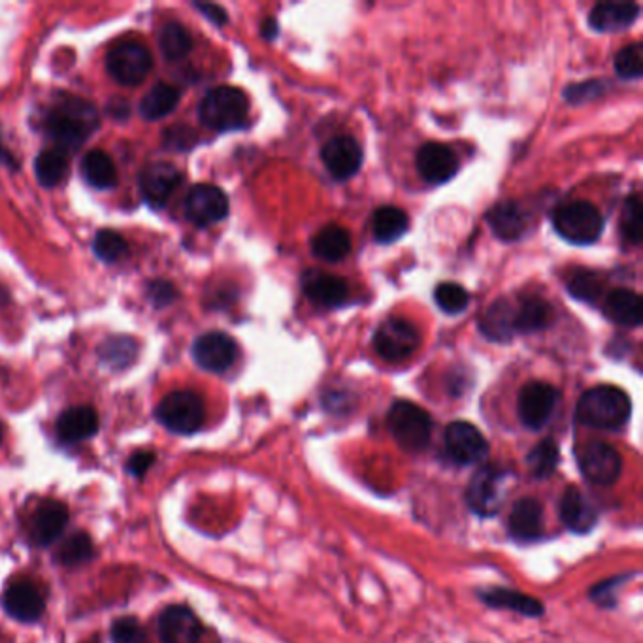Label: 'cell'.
I'll return each instance as SVG.
<instances>
[{
    "instance_id": "51",
    "label": "cell",
    "mask_w": 643,
    "mask_h": 643,
    "mask_svg": "<svg viewBox=\"0 0 643 643\" xmlns=\"http://www.w3.org/2000/svg\"><path fill=\"white\" fill-rule=\"evenodd\" d=\"M108 112L116 119H125V117H129V102L121 99L112 100V104L108 106Z\"/></svg>"
},
{
    "instance_id": "4",
    "label": "cell",
    "mask_w": 643,
    "mask_h": 643,
    "mask_svg": "<svg viewBox=\"0 0 643 643\" xmlns=\"http://www.w3.org/2000/svg\"><path fill=\"white\" fill-rule=\"evenodd\" d=\"M553 227L566 242L589 246L600 240L604 232V217L591 202L574 200L553 212Z\"/></svg>"
},
{
    "instance_id": "13",
    "label": "cell",
    "mask_w": 643,
    "mask_h": 643,
    "mask_svg": "<svg viewBox=\"0 0 643 643\" xmlns=\"http://www.w3.org/2000/svg\"><path fill=\"white\" fill-rule=\"evenodd\" d=\"M238 357V347L229 334L225 332H206L198 336L193 344L195 363L208 370L221 374L229 370Z\"/></svg>"
},
{
    "instance_id": "39",
    "label": "cell",
    "mask_w": 643,
    "mask_h": 643,
    "mask_svg": "<svg viewBox=\"0 0 643 643\" xmlns=\"http://www.w3.org/2000/svg\"><path fill=\"white\" fill-rule=\"evenodd\" d=\"M93 557V542L87 534L83 532H76L72 536H68L65 542L59 547L55 561L59 562L61 566H80L83 562L89 561Z\"/></svg>"
},
{
    "instance_id": "31",
    "label": "cell",
    "mask_w": 643,
    "mask_h": 643,
    "mask_svg": "<svg viewBox=\"0 0 643 643\" xmlns=\"http://www.w3.org/2000/svg\"><path fill=\"white\" fill-rule=\"evenodd\" d=\"M551 323V306L540 297H525L515 306V332L532 334Z\"/></svg>"
},
{
    "instance_id": "19",
    "label": "cell",
    "mask_w": 643,
    "mask_h": 643,
    "mask_svg": "<svg viewBox=\"0 0 643 643\" xmlns=\"http://www.w3.org/2000/svg\"><path fill=\"white\" fill-rule=\"evenodd\" d=\"M68 523V510L57 500L42 502L29 521V534L36 545H50L63 534Z\"/></svg>"
},
{
    "instance_id": "49",
    "label": "cell",
    "mask_w": 643,
    "mask_h": 643,
    "mask_svg": "<svg viewBox=\"0 0 643 643\" xmlns=\"http://www.w3.org/2000/svg\"><path fill=\"white\" fill-rule=\"evenodd\" d=\"M155 462V455L151 451H138L129 459V472L136 478H142L148 472L149 466Z\"/></svg>"
},
{
    "instance_id": "48",
    "label": "cell",
    "mask_w": 643,
    "mask_h": 643,
    "mask_svg": "<svg viewBox=\"0 0 643 643\" xmlns=\"http://www.w3.org/2000/svg\"><path fill=\"white\" fill-rule=\"evenodd\" d=\"M602 93V82H587L572 85L566 89V99L572 104H579L583 100L594 99Z\"/></svg>"
},
{
    "instance_id": "18",
    "label": "cell",
    "mask_w": 643,
    "mask_h": 643,
    "mask_svg": "<svg viewBox=\"0 0 643 643\" xmlns=\"http://www.w3.org/2000/svg\"><path fill=\"white\" fill-rule=\"evenodd\" d=\"M4 610L21 623H36L46 610L44 596L31 581H16L4 593Z\"/></svg>"
},
{
    "instance_id": "12",
    "label": "cell",
    "mask_w": 643,
    "mask_h": 643,
    "mask_svg": "<svg viewBox=\"0 0 643 643\" xmlns=\"http://www.w3.org/2000/svg\"><path fill=\"white\" fill-rule=\"evenodd\" d=\"M446 451L451 461L468 466L478 464L489 455V444L474 425L455 421L446 429Z\"/></svg>"
},
{
    "instance_id": "23",
    "label": "cell",
    "mask_w": 643,
    "mask_h": 643,
    "mask_svg": "<svg viewBox=\"0 0 643 643\" xmlns=\"http://www.w3.org/2000/svg\"><path fill=\"white\" fill-rule=\"evenodd\" d=\"M640 16V6L634 2H600L591 10L589 23L598 33H619L628 29Z\"/></svg>"
},
{
    "instance_id": "53",
    "label": "cell",
    "mask_w": 643,
    "mask_h": 643,
    "mask_svg": "<svg viewBox=\"0 0 643 643\" xmlns=\"http://www.w3.org/2000/svg\"><path fill=\"white\" fill-rule=\"evenodd\" d=\"M2 436H4V430H2V425H0V442H2Z\"/></svg>"
},
{
    "instance_id": "38",
    "label": "cell",
    "mask_w": 643,
    "mask_h": 643,
    "mask_svg": "<svg viewBox=\"0 0 643 643\" xmlns=\"http://www.w3.org/2000/svg\"><path fill=\"white\" fill-rule=\"evenodd\" d=\"M561 461L559 446L553 440H544L534 447L527 457L528 470L534 478H549Z\"/></svg>"
},
{
    "instance_id": "17",
    "label": "cell",
    "mask_w": 643,
    "mask_h": 643,
    "mask_svg": "<svg viewBox=\"0 0 643 643\" xmlns=\"http://www.w3.org/2000/svg\"><path fill=\"white\" fill-rule=\"evenodd\" d=\"M415 165L425 182L436 183V185L453 180L459 172V159L455 151L438 142H429L421 146L417 151Z\"/></svg>"
},
{
    "instance_id": "34",
    "label": "cell",
    "mask_w": 643,
    "mask_h": 643,
    "mask_svg": "<svg viewBox=\"0 0 643 643\" xmlns=\"http://www.w3.org/2000/svg\"><path fill=\"white\" fill-rule=\"evenodd\" d=\"M479 598L493 608H508L528 617H538L544 613V606L538 600L510 589H487L479 593Z\"/></svg>"
},
{
    "instance_id": "1",
    "label": "cell",
    "mask_w": 643,
    "mask_h": 643,
    "mask_svg": "<svg viewBox=\"0 0 643 643\" xmlns=\"http://www.w3.org/2000/svg\"><path fill=\"white\" fill-rule=\"evenodd\" d=\"M95 106L78 97H63L46 116V132L61 151H74L99 129Z\"/></svg>"
},
{
    "instance_id": "35",
    "label": "cell",
    "mask_w": 643,
    "mask_h": 643,
    "mask_svg": "<svg viewBox=\"0 0 643 643\" xmlns=\"http://www.w3.org/2000/svg\"><path fill=\"white\" fill-rule=\"evenodd\" d=\"M68 157L65 151L61 149H44L36 161H34V172L38 182L42 183L44 187H57L65 182L68 176Z\"/></svg>"
},
{
    "instance_id": "45",
    "label": "cell",
    "mask_w": 643,
    "mask_h": 643,
    "mask_svg": "<svg viewBox=\"0 0 643 643\" xmlns=\"http://www.w3.org/2000/svg\"><path fill=\"white\" fill-rule=\"evenodd\" d=\"M114 643H149L148 634L134 617L117 619L112 627Z\"/></svg>"
},
{
    "instance_id": "3",
    "label": "cell",
    "mask_w": 643,
    "mask_h": 643,
    "mask_svg": "<svg viewBox=\"0 0 643 643\" xmlns=\"http://www.w3.org/2000/svg\"><path fill=\"white\" fill-rule=\"evenodd\" d=\"M249 114V100L246 93L238 87L221 85L212 89L198 108L200 121L214 129L225 132L240 129L246 125Z\"/></svg>"
},
{
    "instance_id": "27",
    "label": "cell",
    "mask_w": 643,
    "mask_h": 643,
    "mask_svg": "<svg viewBox=\"0 0 643 643\" xmlns=\"http://www.w3.org/2000/svg\"><path fill=\"white\" fill-rule=\"evenodd\" d=\"M479 330L493 342H510L515 334V306L512 302L496 300L481 317Z\"/></svg>"
},
{
    "instance_id": "40",
    "label": "cell",
    "mask_w": 643,
    "mask_h": 643,
    "mask_svg": "<svg viewBox=\"0 0 643 643\" xmlns=\"http://www.w3.org/2000/svg\"><path fill=\"white\" fill-rule=\"evenodd\" d=\"M621 234L630 246H640L643 236V206L640 197H630L621 214Z\"/></svg>"
},
{
    "instance_id": "37",
    "label": "cell",
    "mask_w": 643,
    "mask_h": 643,
    "mask_svg": "<svg viewBox=\"0 0 643 643\" xmlns=\"http://www.w3.org/2000/svg\"><path fill=\"white\" fill-rule=\"evenodd\" d=\"M138 346L129 336H112L99 349L102 363L112 370H123L136 359Z\"/></svg>"
},
{
    "instance_id": "47",
    "label": "cell",
    "mask_w": 643,
    "mask_h": 643,
    "mask_svg": "<svg viewBox=\"0 0 643 643\" xmlns=\"http://www.w3.org/2000/svg\"><path fill=\"white\" fill-rule=\"evenodd\" d=\"M195 144V132L189 127H172L165 131V146L168 148L189 149Z\"/></svg>"
},
{
    "instance_id": "16",
    "label": "cell",
    "mask_w": 643,
    "mask_h": 643,
    "mask_svg": "<svg viewBox=\"0 0 643 643\" xmlns=\"http://www.w3.org/2000/svg\"><path fill=\"white\" fill-rule=\"evenodd\" d=\"M321 159L334 180L346 182L361 170L364 155L363 149L353 138L336 136L323 146Z\"/></svg>"
},
{
    "instance_id": "28",
    "label": "cell",
    "mask_w": 643,
    "mask_h": 643,
    "mask_svg": "<svg viewBox=\"0 0 643 643\" xmlns=\"http://www.w3.org/2000/svg\"><path fill=\"white\" fill-rule=\"evenodd\" d=\"M604 315L611 323L621 327H640L642 325V298L634 291L617 289L604 302Z\"/></svg>"
},
{
    "instance_id": "14",
    "label": "cell",
    "mask_w": 643,
    "mask_h": 643,
    "mask_svg": "<svg viewBox=\"0 0 643 643\" xmlns=\"http://www.w3.org/2000/svg\"><path fill=\"white\" fill-rule=\"evenodd\" d=\"M182 183V174L174 165L168 163H155L142 170L138 187L144 200L148 202L149 208L161 210L168 204L174 191Z\"/></svg>"
},
{
    "instance_id": "5",
    "label": "cell",
    "mask_w": 643,
    "mask_h": 643,
    "mask_svg": "<svg viewBox=\"0 0 643 643\" xmlns=\"http://www.w3.org/2000/svg\"><path fill=\"white\" fill-rule=\"evenodd\" d=\"M389 429L404 451L417 453L429 446L432 421L429 413L410 400H398L389 410Z\"/></svg>"
},
{
    "instance_id": "9",
    "label": "cell",
    "mask_w": 643,
    "mask_h": 643,
    "mask_svg": "<svg viewBox=\"0 0 643 643\" xmlns=\"http://www.w3.org/2000/svg\"><path fill=\"white\" fill-rule=\"evenodd\" d=\"M421 344L419 330L412 321L402 317H391L383 321L374 336V347L383 361L396 363L408 359Z\"/></svg>"
},
{
    "instance_id": "8",
    "label": "cell",
    "mask_w": 643,
    "mask_h": 643,
    "mask_svg": "<svg viewBox=\"0 0 643 643\" xmlns=\"http://www.w3.org/2000/svg\"><path fill=\"white\" fill-rule=\"evenodd\" d=\"M506 483L508 472L500 466L487 464L479 468L466 491V500L470 508L483 517L498 513L506 498Z\"/></svg>"
},
{
    "instance_id": "22",
    "label": "cell",
    "mask_w": 643,
    "mask_h": 643,
    "mask_svg": "<svg viewBox=\"0 0 643 643\" xmlns=\"http://www.w3.org/2000/svg\"><path fill=\"white\" fill-rule=\"evenodd\" d=\"M57 436L65 444H78L89 440L99 430V415L91 406H74L59 415Z\"/></svg>"
},
{
    "instance_id": "11",
    "label": "cell",
    "mask_w": 643,
    "mask_h": 643,
    "mask_svg": "<svg viewBox=\"0 0 643 643\" xmlns=\"http://www.w3.org/2000/svg\"><path fill=\"white\" fill-rule=\"evenodd\" d=\"M185 215L197 227H210L229 215V198L212 183H198L187 193Z\"/></svg>"
},
{
    "instance_id": "26",
    "label": "cell",
    "mask_w": 643,
    "mask_h": 643,
    "mask_svg": "<svg viewBox=\"0 0 643 643\" xmlns=\"http://www.w3.org/2000/svg\"><path fill=\"white\" fill-rule=\"evenodd\" d=\"M561 517L564 525L576 534H585L593 530L598 521V512L593 502L578 491L576 487L566 489L561 500Z\"/></svg>"
},
{
    "instance_id": "29",
    "label": "cell",
    "mask_w": 643,
    "mask_h": 643,
    "mask_svg": "<svg viewBox=\"0 0 643 643\" xmlns=\"http://www.w3.org/2000/svg\"><path fill=\"white\" fill-rule=\"evenodd\" d=\"M410 227V217L396 206H381L372 217V232L380 244H393Z\"/></svg>"
},
{
    "instance_id": "41",
    "label": "cell",
    "mask_w": 643,
    "mask_h": 643,
    "mask_svg": "<svg viewBox=\"0 0 643 643\" xmlns=\"http://www.w3.org/2000/svg\"><path fill=\"white\" fill-rule=\"evenodd\" d=\"M434 300L436 304L446 312V314L457 315L462 314L468 308L470 302V295L468 291L453 281L447 283H440L434 291Z\"/></svg>"
},
{
    "instance_id": "20",
    "label": "cell",
    "mask_w": 643,
    "mask_h": 643,
    "mask_svg": "<svg viewBox=\"0 0 643 643\" xmlns=\"http://www.w3.org/2000/svg\"><path fill=\"white\" fill-rule=\"evenodd\" d=\"M202 627L197 615L185 606H170L159 617V636L163 643H197Z\"/></svg>"
},
{
    "instance_id": "33",
    "label": "cell",
    "mask_w": 643,
    "mask_h": 643,
    "mask_svg": "<svg viewBox=\"0 0 643 643\" xmlns=\"http://www.w3.org/2000/svg\"><path fill=\"white\" fill-rule=\"evenodd\" d=\"M180 102V91L174 85L157 83L140 102V114L148 121H159L172 114Z\"/></svg>"
},
{
    "instance_id": "24",
    "label": "cell",
    "mask_w": 643,
    "mask_h": 643,
    "mask_svg": "<svg viewBox=\"0 0 643 643\" xmlns=\"http://www.w3.org/2000/svg\"><path fill=\"white\" fill-rule=\"evenodd\" d=\"M510 532L521 542H534L544 534V510L536 498H521L510 513Z\"/></svg>"
},
{
    "instance_id": "46",
    "label": "cell",
    "mask_w": 643,
    "mask_h": 643,
    "mask_svg": "<svg viewBox=\"0 0 643 643\" xmlns=\"http://www.w3.org/2000/svg\"><path fill=\"white\" fill-rule=\"evenodd\" d=\"M148 297L155 308H165L178 298V291L170 281L157 280L149 283Z\"/></svg>"
},
{
    "instance_id": "36",
    "label": "cell",
    "mask_w": 643,
    "mask_h": 643,
    "mask_svg": "<svg viewBox=\"0 0 643 643\" xmlns=\"http://www.w3.org/2000/svg\"><path fill=\"white\" fill-rule=\"evenodd\" d=\"M159 46L168 61H182L183 57H187L193 48V38L182 23L170 21L161 29Z\"/></svg>"
},
{
    "instance_id": "2",
    "label": "cell",
    "mask_w": 643,
    "mask_h": 643,
    "mask_svg": "<svg viewBox=\"0 0 643 643\" xmlns=\"http://www.w3.org/2000/svg\"><path fill=\"white\" fill-rule=\"evenodd\" d=\"M632 412L630 396L613 385H598L583 393L578 402L579 423L591 429L615 430L623 427Z\"/></svg>"
},
{
    "instance_id": "43",
    "label": "cell",
    "mask_w": 643,
    "mask_h": 643,
    "mask_svg": "<svg viewBox=\"0 0 643 643\" xmlns=\"http://www.w3.org/2000/svg\"><path fill=\"white\" fill-rule=\"evenodd\" d=\"M615 70L617 76L623 80H638L643 74V46L642 44H630L627 48L617 53L615 57Z\"/></svg>"
},
{
    "instance_id": "32",
    "label": "cell",
    "mask_w": 643,
    "mask_h": 643,
    "mask_svg": "<svg viewBox=\"0 0 643 643\" xmlns=\"http://www.w3.org/2000/svg\"><path fill=\"white\" fill-rule=\"evenodd\" d=\"M312 249L315 257L329 263H338L351 251V236L344 227L330 225L315 236Z\"/></svg>"
},
{
    "instance_id": "10",
    "label": "cell",
    "mask_w": 643,
    "mask_h": 643,
    "mask_svg": "<svg viewBox=\"0 0 643 643\" xmlns=\"http://www.w3.org/2000/svg\"><path fill=\"white\" fill-rule=\"evenodd\" d=\"M559 404V391L545 381L527 383L517 400L519 419L527 429L538 430L551 419Z\"/></svg>"
},
{
    "instance_id": "21",
    "label": "cell",
    "mask_w": 643,
    "mask_h": 643,
    "mask_svg": "<svg viewBox=\"0 0 643 643\" xmlns=\"http://www.w3.org/2000/svg\"><path fill=\"white\" fill-rule=\"evenodd\" d=\"M302 289H304L306 297L314 300L315 304H321L327 308H338L349 297V287H347L346 280L327 274V272H319V270L304 274Z\"/></svg>"
},
{
    "instance_id": "42",
    "label": "cell",
    "mask_w": 643,
    "mask_h": 643,
    "mask_svg": "<svg viewBox=\"0 0 643 643\" xmlns=\"http://www.w3.org/2000/svg\"><path fill=\"white\" fill-rule=\"evenodd\" d=\"M93 251L104 263H116L129 253L125 238L116 231H99L93 240Z\"/></svg>"
},
{
    "instance_id": "15",
    "label": "cell",
    "mask_w": 643,
    "mask_h": 643,
    "mask_svg": "<svg viewBox=\"0 0 643 643\" xmlns=\"http://www.w3.org/2000/svg\"><path fill=\"white\" fill-rule=\"evenodd\" d=\"M579 464L585 478L596 485L615 483L623 470V459L619 451L604 442H591L589 446H585L579 457Z\"/></svg>"
},
{
    "instance_id": "6",
    "label": "cell",
    "mask_w": 643,
    "mask_h": 643,
    "mask_svg": "<svg viewBox=\"0 0 643 643\" xmlns=\"http://www.w3.org/2000/svg\"><path fill=\"white\" fill-rule=\"evenodd\" d=\"M155 417L170 432L193 434L202 427L206 410L202 398L197 393L174 391L161 400Z\"/></svg>"
},
{
    "instance_id": "44",
    "label": "cell",
    "mask_w": 643,
    "mask_h": 643,
    "mask_svg": "<svg viewBox=\"0 0 643 643\" xmlns=\"http://www.w3.org/2000/svg\"><path fill=\"white\" fill-rule=\"evenodd\" d=\"M568 291L572 297L594 304L602 295V281L598 280V276L593 272L579 270L568 281Z\"/></svg>"
},
{
    "instance_id": "50",
    "label": "cell",
    "mask_w": 643,
    "mask_h": 643,
    "mask_svg": "<svg viewBox=\"0 0 643 643\" xmlns=\"http://www.w3.org/2000/svg\"><path fill=\"white\" fill-rule=\"evenodd\" d=\"M198 10L202 12V16L208 17L212 23H215V25H225L227 23V12L221 8V6H217V4H197Z\"/></svg>"
},
{
    "instance_id": "25",
    "label": "cell",
    "mask_w": 643,
    "mask_h": 643,
    "mask_svg": "<svg viewBox=\"0 0 643 643\" xmlns=\"http://www.w3.org/2000/svg\"><path fill=\"white\" fill-rule=\"evenodd\" d=\"M487 223L500 240L515 242L525 234L527 215L519 202L504 200L487 212Z\"/></svg>"
},
{
    "instance_id": "7",
    "label": "cell",
    "mask_w": 643,
    "mask_h": 643,
    "mask_svg": "<svg viewBox=\"0 0 643 643\" xmlns=\"http://www.w3.org/2000/svg\"><path fill=\"white\" fill-rule=\"evenodd\" d=\"M153 68V57L140 42H119L106 55L108 74L121 85L134 87L148 78Z\"/></svg>"
},
{
    "instance_id": "30",
    "label": "cell",
    "mask_w": 643,
    "mask_h": 643,
    "mask_svg": "<svg viewBox=\"0 0 643 643\" xmlns=\"http://www.w3.org/2000/svg\"><path fill=\"white\" fill-rule=\"evenodd\" d=\"M82 176L95 189H112L117 185V168L102 149L89 151L82 161Z\"/></svg>"
},
{
    "instance_id": "52",
    "label": "cell",
    "mask_w": 643,
    "mask_h": 643,
    "mask_svg": "<svg viewBox=\"0 0 643 643\" xmlns=\"http://www.w3.org/2000/svg\"><path fill=\"white\" fill-rule=\"evenodd\" d=\"M261 31H263L264 38H268V40L276 38V36H278V23H276V19H272V17L266 19L263 27H261Z\"/></svg>"
}]
</instances>
